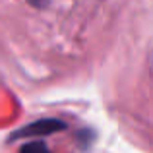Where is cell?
I'll list each match as a JSON object with an SVG mask.
<instances>
[{
	"instance_id": "obj_3",
	"label": "cell",
	"mask_w": 153,
	"mask_h": 153,
	"mask_svg": "<svg viewBox=\"0 0 153 153\" xmlns=\"http://www.w3.org/2000/svg\"><path fill=\"white\" fill-rule=\"evenodd\" d=\"M31 4H33V6H43V4H45V0H29Z\"/></svg>"
},
{
	"instance_id": "obj_2",
	"label": "cell",
	"mask_w": 153,
	"mask_h": 153,
	"mask_svg": "<svg viewBox=\"0 0 153 153\" xmlns=\"http://www.w3.org/2000/svg\"><path fill=\"white\" fill-rule=\"evenodd\" d=\"M22 153H51V151L43 142H31L22 147Z\"/></svg>"
},
{
	"instance_id": "obj_1",
	"label": "cell",
	"mask_w": 153,
	"mask_h": 153,
	"mask_svg": "<svg viewBox=\"0 0 153 153\" xmlns=\"http://www.w3.org/2000/svg\"><path fill=\"white\" fill-rule=\"evenodd\" d=\"M56 130H64V124L60 120H39V122H33L29 126L22 128L19 132H16L14 138H29V136H43V134H51V132H56Z\"/></svg>"
}]
</instances>
